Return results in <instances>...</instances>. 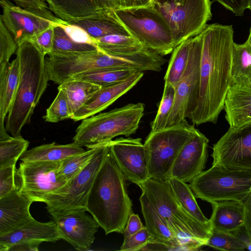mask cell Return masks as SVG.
I'll list each match as a JSON object with an SVG mask.
<instances>
[{
  "mask_svg": "<svg viewBox=\"0 0 251 251\" xmlns=\"http://www.w3.org/2000/svg\"><path fill=\"white\" fill-rule=\"evenodd\" d=\"M33 201L19 190L0 198V235L34 219L30 213Z\"/></svg>",
  "mask_w": 251,
  "mask_h": 251,
  "instance_id": "cell-19",
  "label": "cell"
},
{
  "mask_svg": "<svg viewBox=\"0 0 251 251\" xmlns=\"http://www.w3.org/2000/svg\"><path fill=\"white\" fill-rule=\"evenodd\" d=\"M94 40L100 50L110 55H130L146 49L130 35L111 34L94 38Z\"/></svg>",
  "mask_w": 251,
  "mask_h": 251,
  "instance_id": "cell-30",
  "label": "cell"
},
{
  "mask_svg": "<svg viewBox=\"0 0 251 251\" xmlns=\"http://www.w3.org/2000/svg\"><path fill=\"white\" fill-rule=\"evenodd\" d=\"M175 97V87L165 83L156 115L151 122V131H156L166 127L167 121L173 107Z\"/></svg>",
  "mask_w": 251,
  "mask_h": 251,
  "instance_id": "cell-36",
  "label": "cell"
},
{
  "mask_svg": "<svg viewBox=\"0 0 251 251\" xmlns=\"http://www.w3.org/2000/svg\"><path fill=\"white\" fill-rule=\"evenodd\" d=\"M129 34L146 49L164 56L176 48L171 29L163 17L151 6L114 9Z\"/></svg>",
  "mask_w": 251,
  "mask_h": 251,
  "instance_id": "cell-6",
  "label": "cell"
},
{
  "mask_svg": "<svg viewBox=\"0 0 251 251\" xmlns=\"http://www.w3.org/2000/svg\"><path fill=\"white\" fill-rule=\"evenodd\" d=\"M139 201L145 226L151 236L150 242L165 245L170 251L184 250L179 238L144 193H142Z\"/></svg>",
  "mask_w": 251,
  "mask_h": 251,
  "instance_id": "cell-21",
  "label": "cell"
},
{
  "mask_svg": "<svg viewBox=\"0 0 251 251\" xmlns=\"http://www.w3.org/2000/svg\"><path fill=\"white\" fill-rule=\"evenodd\" d=\"M41 243L40 242H21L13 245L8 251H37Z\"/></svg>",
  "mask_w": 251,
  "mask_h": 251,
  "instance_id": "cell-48",
  "label": "cell"
},
{
  "mask_svg": "<svg viewBox=\"0 0 251 251\" xmlns=\"http://www.w3.org/2000/svg\"><path fill=\"white\" fill-rule=\"evenodd\" d=\"M244 207V227L251 237V193L245 200Z\"/></svg>",
  "mask_w": 251,
  "mask_h": 251,
  "instance_id": "cell-49",
  "label": "cell"
},
{
  "mask_svg": "<svg viewBox=\"0 0 251 251\" xmlns=\"http://www.w3.org/2000/svg\"><path fill=\"white\" fill-rule=\"evenodd\" d=\"M202 42V31L192 37L188 62L182 78L175 87L174 103L166 127L186 119L195 107L199 87Z\"/></svg>",
  "mask_w": 251,
  "mask_h": 251,
  "instance_id": "cell-12",
  "label": "cell"
},
{
  "mask_svg": "<svg viewBox=\"0 0 251 251\" xmlns=\"http://www.w3.org/2000/svg\"><path fill=\"white\" fill-rule=\"evenodd\" d=\"M19 63L17 57L10 63L0 65V122H4L17 93Z\"/></svg>",
  "mask_w": 251,
  "mask_h": 251,
  "instance_id": "cell-25",
  "label": "cell"
},
{
  "mask_svg": "<svg viewBox=\"0 0 251 251\" xmlns=\"http://www.w3.org/2000/svg\"><path fill=\"white\" fill-rule=\"evenodd\" d=\"M189 186L196 198L211 204L225 200L244 201L251 193V171L212 165Z\"/></svg>",
  "mask_w": 251,
  "mask_h": 251,
  "instance_id": "cell-8",
  "label": "cell"
},
{
  "mask_svg": "<svg viewBox=\"0 0 251 251\" xmlns=\"http://www.w3.org/2000/svg\"><path fill=\"white\" fill-rule=\"evenodd\" d=\"M58 93L53 102L46 110L44 116L45 121L57 123L65 119H71L73 114L64 92L58 89Z\"/></svg>",
  "mask_w": 251,
  "mask_h": 251,
  "instance_id": "cell-39",
  "label": "cell"
},
{
  "mask_svg": "<svg viewBox=\"0 0 251 251\" xmlns=\"http://www.w3.org/2000/svg\"><path fill=\"white\" fill-rule=\"evenodd\" d=\"M61 239L55 222H40L33 219L26 224L0 235V251H8L21 242H55Z\"/></svg>",
  "mask_w": 251,
  "mask_h": 251,
  "instance_id": "cell-20",
  "label": "cell"
},
{
  "mask_svg": "<svg viewBox=\"0 0 251 251\" xmlns=\"http://www.w3.org/2000/svg\"><path fill=\"white\" fill-rule=\"evenodd\" d=\"M100 87L87 81L70 79L59 85L58 89L62 90L65 93L73 115Z\"/></svg>",
  "mask_w": 251,
  "mask_h": 251,
  "instance_id": "cell-29",
  "label": "cell"
},
{
  "mask_svg": "<svg viewBox=\"0 0 251 251\" xmlns=\"http://www.w3.org/2000/svg\"><path fill=\"white\" fill-rule=\"evenodd\" d=\"M16 5L32 10H44L50 9L48 3L44 0H12Z\"/></svg>",
  "mask_w": 251,
  "mask_h": 251,
  "instance_id": "cell-47",
  "label": "cell"
},
{
  "mask_svg": "<svg viewBox=\"0 0 251 251\" xmlns=\"http://www.w3.org/2000/svg\"><path fill=\"white\" fill-rule=\"evenodd\" d=\"M248 39L251 42V28L250 29V32Z\"/></svg>",
  "mask_w": 251,
  "mask_h": 251,
  "instance_id": "cell-54",
  "label": "cell"
},
{
  "mask_svg": "<svg viewBox=\"0 0 251 251\" xmlns=\"http://www.w3.org/2000/svg\"><path fill=\"white\" fill-rule=\"evenodd\" d=\"M226 119L230 127L251 122V86L231 85L224 103Z\"/></svg>",
  "mask_w": 251,
  "mask_h": 251,
  "instance_id": "cell-22",
  "label": "cell"
},
{
  "mask_svg": "<svg viewBox=\"0 0 251 251\" xmlns=\"http://www.w3.org/2000/svg\"><path fill=\"white\" fill-rule=\"evenodd\" d=\"M16 53L19 63L18 87L5 126L13 136L21 135L23 127L30 123L49 80L46 55L33 42H20Z\"/></svg>",
  "mask_w": 251,
  "mask_h": 251,
  "instance_id": "cell-3",
  "label": "cell"
},
{
  "mask_svg": "<svg viewBox=\"0 0 251 251\" xmlns=\"http://www.w3.org/2000/svg\"><path fill=\"white\" fill-rule=\"evenodd\" d=\"M232 233L243 241L247 250L251 251V237L246 232L244 226Z\"/></svg>",
  "mask_w": 251,
  "mask_h": 251,
  "instance_id": "cell-51",
  "label": "cell"
},
{
  "mask_svg": "<svg viewBox=\"0 0 251 251\" xmlns=\"http://www.w3.org/2000/svg\"><path fill=\"white\" fill-rule=\"evenodd\" d=\"M208 138L198 129L183 146L172 167L170 177L190 182L203 171L207 157Z\"/></svg>",
  "mask_w": 251,
  "mask_h": 251,
  "instance_id": "cell-17",
  "label": "cell"
},
{
  "mask_svg": "<svg viewBox=\"0 0 251 251\" xmlns=\"http://www.w3.org/2000/svg\"><path fill=\"white\" fill-rule=\"evenodd\" d=\"M54 38V26L50 25L46 29L36 34L30 39L45 55H49L53 50Z\"/></svg>",
  "mask_w": 251,
  "mask_h": 251,
  "instance_id": "cell-43",
  "label": "cell"
},
{
  "mask_svg": "<svg viewBox=\"0 0 251 251\" xmlns=\"http://www.w3.org/2000/svg\"><path fill=\"white\" fill-rule=\"evenodd\" d=\"M48 4L49 7H50L51 5V0H44Z\"/></svg>",
  "mask_w": 251,
  "mask_h": 251,
  "instance_id": "cell-53",
  "label": "cell"
},
{
  "mask_svg": "<svg viewBox=\"0 0 251 251\" xmlns=\"http://www.w3.org/2000/svg\"><path fill=\"white\" fill-rule=\"evenodd\" d=\"M52 25L60 27L67 36L75 43L97 47L94 38L79 25L69 23L61 19L57 23H52Z\"/></svg>",
  "mask_w": 251,
  "mask_h": 251,
  "instance_id": "cell-41",
  "label": "cell"
},
{
  "mask_svg": "<svg viewBox=\"0 0 251 251\" xmlns=\"http://www.w3.org/2000/svg\"><path fill=\"white\" fill-rule=\"evenodd\" d=\"M209 219L211 231L233 233L244 226V202L225 200L214 202Z\"/></svg>",
  "mask_w": 251,
  "mask_h": 251,
  "instance_id": "cell-23",
  "label": "cell"
},
{
  "mask_svg": "<svg viewBox=\"0 0 251 251\" xmlns=\"http://www.w3.org/2000/svg\"><path fill=\"white\" fill-rule=\"evenodd\" d=\"M28 145L29 142L21 135L0 140V167L16 165Z\"/></svg>",
  "mask_w": 251,
  "mask_h": 251,
  "instance_id": "cell-34",
  "label": "cell"
},
{
  "mask_svg": "<svg viewBox=\"0 0 251 251\" xmlns=\"http://www.w3.org/2000/svg\"><path fill=\"white\" fill-rule=\"evenodd\" d=\"M231 85L251 86V42H234L231 61Z\"/></svg>",
  "mask_w": 251,
  "mask_h": 251,
  "instance_id": "cell-27",
  "label": "cell"
},
{
  "mask_svg": "<svg viewBox=\"0 0 251 251\" xmlns=\"http://www.w3.org/2000/svg\"><path fill=\"white\" fill-rule=\"evenodd\" d=\"M135 72L131 69L104 68L78 75L71 79L87 81L102 87L118 83Z\"/></svg>",
  "mask_w": 251,
  "mask_h": 251,
  "instance_id": "cell-33",
  "label": "cell"
},
{
  "mask_svg": "<svg viewBox=\"0 0 251 251\" xmlns=\"http://www.w3.org/2000/svg\"><path fill=\"white\" fill-rule=\"evenodd\" d=\"M151 240L150 233L145 226L137 232L124 240L121 247V251H141Z\"/></svg>",
  "mask_w": 251,
  "mask_h": 251,
  "instance_id": "cell-44",
  "label": "cell"
},
{
  "mask_svg": "<svg viewBox=\"0 0 251 251\" xmlns=\"http://www.w3.org/2000/svg\"><path fill=\"white\" fill-rule=\"evenodd\" d=\"M85 151L82 147L74 142L65 145L57 144L53 142L27 150L21 157L20 160L24 162L61 161L67 157Z\"/></svg>",
  "mask_w": 251,
  "mask_h": 251,
  "instance_id": "cell-26",
  "label": "cell"
},
{
  "mask_svg": "<svg viewBox=\"0 0 251 251\" xmlns=\"http://www.w3.org/2000/svg\"><path fill=\"white\" fill-rule=\"evenodd\" d=\"M192 41V38L187 39L174 49L164 77L165 83L175 87L182 78L188 62Z\"/></svg>",
  "mask_w": 251,
  "mask_h": 251,
  "instance_id": "cell-32",
  "label": "cell"
},
{
  "mask_svg": "<svg viewBox=\"0 0 251 251\" xmlns=\"http://www.w3.org/2000/svg\"><path fill=\"white\" fill-rule=\"evenodd\" d=\"M67 22L81 26L94 38L111 34L130 35L111 8H101L87 18Z\"/></svg>",
  "mask_w": 251,
  "mask_h": 251,
  "instance_id": "cell-24",
  "label": "cell"
},
{
  "mask_svg": "<svg viewBox=\"0 0 251 251\" xmlns=\"http://www.w3.org/2000/svg\"><path fill=\"white\" fill-rule=\"evenodd\" d=\"M112 155L126 180L140 186L148 178V159L140 138L121 137L109 142Z\"/></svg>",
  "mask_w": 251,
  "mask_h": 251,
  "instance_id": "cell-15",
  "label": "cell"
},
{
  "mask_svg": "<svg viewBox=\"0 0 251 251\" xmlns=\"http://www.w3.org/2000/svg\"><path fill=\"white\" fill-rule=\"evenodd\" d=\"M143 103H129L82 120L73 142L88 149L108 143L118 136L135 133L144 114Z\"/></svg>",
  "mask_w": 251,
  "mask_h": 251,
  "instance_id": "cell-5",
  "label": "cell"
},
{
  "mask_svg": "<svg viewBox=\"0 0 251 251\" xmlns=\"http://www.w3.org/2000/svg\"><path fill=\"white\" fill-rule=\"evenodd\" d=\"M197 130L185 119L165 128L151 131L144 144L148 159L149 178L166 180L170 177L177 155Z\"/></svg>",
  "mask_w": 251,
  "mask_h": 251,
  "instance_id": "cell-7",
  "label": "cell"
},
{
  "mask_svg": "<svg viewBox=\"0 0 251 251\" xmlns=\"http://www.w3.org/2000/svg\"><path fill=\"white\" fill-rule=\"evenodd\" d=\"M109 142L97 148L89 163L65 187L45 200L51 216L74 209H86L90 190L108 151Z\"/></svg>",
  "mask_w": 251,
  "mask_h": 251,
  "instance_id": "cell-10",
  "label": "cell"
},
{
  "mask_svg": "<svg viewBox=\"0 0 251 251\" xmlns=\"http://www.w3.org/2000/svg\"><path fill=\"white\" fill-rule=\"evenodd\" d=\"M20 179L16 165L0 167V198L19 190Z\"/></svg>",
  "mask_w": 251,
  "mask_h": 251,
  "instance_id": "cell-40",
  "label": "cell"
},
{
  "mask_svg": "<svg viewBox=\"0 0 251 251\" xmlns=\"http://www.w3.org/2000/svg\"><path fill=\"white\" fill-rule=\"evenodd\" d=\"M50 9L67 22L87 18L100 8L93 0H51Z\"/></svg>",
  "mask_w": 251,
  "mask_h": 251,
  "instance_id": "cell-28",
  "label": "cell"
},
{
  "mask_svg": "<svg viewBox=\"0 0 251 251\" xmlns=\"http://www.w3.org/2000/svg\"><path fill=\"white\" fill-rule=\"evenodd\" d=\"M60 161H22L18 169L19 191L33 202H44L68 183L60 173Z\"/></svg>",
  "mask_w": 251,
  "mask_h": 251,
  "instance_id": "cell-11",
  "label": "cell"
},
{
  "mask_svg": "<svg viewBox=\"0 0 251 251\" xmlns=\"http://www.w3.org/2000/svg\"><path fill=\"white\" fill-rule=\"evenodd\" d=\"M0 4L2 9L0 19L18 44L30 39L60 20L50 9L28 10L13 4L9 0H0Z\"/></svg>",
  "mask_w": 251,
  "mask_h": 251,
  "instance_id": "cell-14",
  "label": "cell"
},
{
  "mask_svg": "<svg viewBox=\"0 0 251 251\" xmlns=\"http://www.w3.org/2000/svg\"><path fill=\"white\" fill-rule=\"evenodd\" d=\"M237 16H242L250 0H215Z\"/></svg>",
  "mask_w": 251,
  "mask_h": 251,
  "instance_id": "cell-45",
  "label": "cell"
},
{
  "mask_svg": "<svg viewBox=\"0 0 251 251\" xmlns=\"http://www.w3.org/2000/svg\"><path fill=\"white\" fill-rule=\"evenodd\" d=\"M98 49L97 47L93 45L74 42L60 27L54 26L53 48L51 52L73 53L93 51Z\"/></svg>",
  "mask_w": 251,
  "mask_h": 251,
  "instance_id": "cell-38",
  "label": "cell"
},
{
  "mask_svg": "<svg viewBox=\"0 0 251 251\" xmlns=\"http://www.w3.org/2000/svg\"><path fill=\"white\" fill-rule=\"evenodd\" d=\"M202 32L198 99L187 118L194 126L216 123L231 85L232 25H207Z\"/></svg>",
  "mask_w": 251,
  "mask_h": 251,
  "instance_id": "cell-1",
  "label": "cell"
},
{
  "mask_svg": "<svg viewBox=\"0 0 251 251\" xmlns=\"http://www.w3.org/2000/svg\"><path fill=\"white\" fill-rule=\"evenodd\" d=\"M89 149L84 151L70 156L60 161V174L69 182L76 176L89 163L97 148Z\"/></svg>",
  "mask_w": 251,
  "mask_h": 251,
  "instance_id": "cell-35",
  "label": "cell"
},
{
  "mask_svg": "<svg viewBox=\"0 0 251 251\" xmlns=\"http://www.w3.org/2000/svg\"><path fill=\"white\" fill-rule=\"evenodd\" d=\"M139 187L179 238L184 250L197 251L205 246L211 227L199 222L184 210L168 180L148 178Z\"/></svg>",
  "mask_w": 251,
  "mask_h": 251,
  "instance_id": "cell-4",
  "label": "cell"
},
{
  "mask_svg": "<svg viewBox=\"0 0 251 251\" xmlns=\"http://www.w3.org/2000/svg\"><path fill=\"white\" fill-rule=\"evenodd\" d=\"M210 0H152L169 25L176 47L200 34L212 17Z\"/></svg>",
  "mask_w": 251,
  "mask_h": 251,
  "instance_id": "cell-9",
  "label": "cell"
},
{
  "mask_svg": "<svg viewBox=\"0 0 251 251\" xmlns=\"http://www.w3.org/2000/svg\"><path fill=\"white\" fill-rule=\"evenodd\" d=\"M212 165L251 171V122L230 127L213 147Z\"/></svg>",
  "mask_w": 251,
  "mask_h": 251,
  "instance_id": "cell-13",
  "label": "cell"
},
{
  "mask_svg": "<svg viewBox=\"0 0 251 251\" xmlns=\"http://www.w3.org/2000/svg\"><path fill=\"white\" fill-rule=\"evenodd\" d=\"M248 8H249L251 11V0H250Z\"/></svg>",
  "mask_w": 251,
  "mask_h": 251,
  "instance_id": "cell-55",
  "label": "cell"
},
{
  "mask_svg": "<svg viewBox=\"0 0 251 251\" xmlns=\"http://www.w3.org/2000/svg\"><path fill=\"white\" fill-rule=\"evenodd\" d=\"M152 0H118L119 8H130L151 5Z\"/></svg>",
  "mask_w": 251,
  "mask_h": 251,
  "instance_id": "cell-50",
  "label": "cell"
},
{
  "mask_svg": "<svg viewBox=\"0 0 251 251\" xmlns=\"http://www.w3.org/2000/svg\"><path fill=\"white\" fill-rule=\"evenodd\" d=\"M205 246L225 251H243L246 249L243 241L233 233L212 230Z\"/></svg>",
  "mask_w": 251,
  "mask_h": 251,
  "instance_id": "cell-37",
  "label": "cell"
},
{
  "mask_svg": "<svg viewBox=\"0 0 251 251\" xmlns=\"http://www.w3.org/2000/svg\"><path fill=\"white\" fill-rule=\"evenodd\" d=\"M126 179L109 149L98 172L90 190L86 210L106 234L123 233L132 213V201Z\"/></svg>",
  "mask_w": 251,
  "mask_h": 251,
  "instance_id": "cell-2",
  "label": "cell"
},
{
  "mask_svg": "<svg viewBox=\"0 0 251 251\" xmlns=\"http://www.w3.org/2000/svg\"><path fill=\"white\" fill-rule=\"evenodd\" d=\"M18 44L0 19V65L8 63Z\"/></svg>",
  "mask_w": 251,
  "mask_h": 251,
  "instance_id": "cell-42",
  "label": "cell"
},
{
  "mask_svg": "<svg viewBox=\"0 0 251 251\" xmlns=\"http://www.w3.org/2000/svg\"><path fill=\"white\" fill-rule=\"evenodd\" d=\"M144 226L138 215L132 213L129 217L123 232L124 240L127 239L130 236L139 231Z\"/></svg>",
  "mask_w": 251,
  "mask_h": 251,
  "instance_id": "cell-46",
  "label": "cell"
},
{
  "mask_svg": "<svg viewBox=\"0 0 251 251\" xmlns=\"http://www.w3.org/2000/svg\"><path fill=\"white\" fill-rule=\"evenodd\" d=\"M168 180L175 197L184 210L196 220L211 227L209 219L201 210L189 185L173 177Z\"/></svg>",
  "mask_w": 251,
  "mask_h": 251,
  "instance_id": "cell-31",
  "label": "cell"
},
{
  "mask_svg": "<svg viewBox=\"0 0 251 251\" xmlns=\"http://www.w3.org/2000/svg\"><path fill=\"white\" fill-rule=\"evenodd\" d=\"M143 76L144 72L137 71L118 83L101 87L71 119L83 120L102 111L132 89Z\"/></svg>",
  "mask_w": 251,
  "mask_h": 251,
  "instance_id": "cell-18",
  "label": "cell"
},
{
  "mask_svg": "<svg viewBox=\"0 0 251 251\" xmlns=\"http://www.w3.org/2000/svg\"><path fill=\"white\" fill-rule=\"evenodd\" d=\"M93 1L100 8H108L103 0H93Z\"/></svg>",
  "mask_w": 251,
  "mask_h": 251,
  "instance_id": "cell-52",
  "label": "cell"
},
{
  "mask_svg": "<svg viewBox=\"0 0 251 251\" xmlns=\"http://www.w3.org/2000/svg\"><path fill=\"white\" fill-rule=\"evenodd\" d=\"M84 208L67 211L51 216L61 239L78 251H86L94 242L100 226Z\"/></svg>",
  "mask_w": 251,
  "mask_h": 251,
  "instance_id": "cell-16",
  "label": "cell"
}]
</instances>
